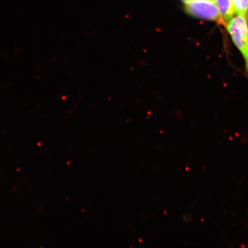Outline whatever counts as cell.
<instances>
[{
  "label": "cell",
  "instance_id": "5",
  "mask_svg": "<svg viewBox=\"0 0 248 248\" xmlns=\"http://www.w3.org/2000/svg\"><path fill=\"white\" fill-rule=\"evenodd\" d=\"M181 1L184 3V4L186 5V4H187V3H188L189 2L191 1V0H181Z\"/></svg>",
  "mask_w": 248,
  "mask_h": 248
},
{
  "label": "cell",
  "instance_id": "3",
  "mask_svg": "<svg viewBox=\"0 0 248 248\" xmlns=\"http://www.w3.org/2000/svg\"><path fill=\"white\" fill-rule=\"evenodd\" d=\"M218 8L220 21L226 25L234 17V11L232 0H216Z\"/></svg>",
  "mask_w": 248,
  "mask_h": 248
},
{
  "label": "cell",
  "instance_id": "6",
  "mask_svg": "<svg viewBox=\"0 0 248 248\" xmlns=\"http://www.w3.org/2000/svg\"><path fill=\"white\" fill-rule=\"evenodd\" d=\"M210 1H213L214 2H216V0H210Z\"/></svg>",
  "mask_w": 248,
  "mask_h": 248
},
{
  "label": "cell",
  "instance_id": "4",
  "mask_svg": "<svg viewBox=\"0 0 248 248\" xmlns=\"http://www.w3.org/2000/svg\"><path fill=\"white\" fill-rule=\"evenodd\" d=\"M234 14L248 17V0H232Z\"/></svg>",
  "mask_w": 248,
  "mask_h": 248
},
{
  "label": "cell",
  "instance_id": "2",
  "mask_svg": "<svg viewBox=\"0 0 248 248\" xmlns=\"http://www.w3.org/2000/svg\"><path fill=\"white\" fill-rule=\"evenodd\" d=\"M186 11L194 17L219 21L220 16L215 2L210 0H191L185 5Z\"/></svg>",
  "mask_w": 248,
  "mask_h": 248
},
{
  "label": "cell",
  "instance_id": "1",
  "mask_svg": "<svg viewBox=\"0 0 248 248\" xmlns=\"http://www.w3.org/2000/svg\"><path fill=\"white\" fill-rule=\"evenodd\" d=\"M226 28L234 45L243 56L248 76V18L237 15L226 24Z\"/></svg>",
  "mask_w": 248,
  "mask_h": 248
}]
</instances>
